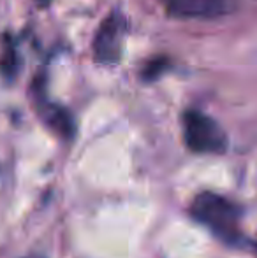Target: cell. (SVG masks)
Instances as JSON below:
<instances>
[{
	"instance_id": "cell-1",
	"label": "cell",
	"mask_w": 257,
	"mask_h": 258,
	"mask_svg": "<svg viewBox=\"0 0 257 258\" xmlns=\"http://www.w3.org/2000/svg\"><path fill=\"white\" fill-rule=\"evenodd\" d=\"M192 214L197 221L212 228L215 234L233 239L238 235L236 223L240 220V209L222 195L213 191H202L192 202Z\"/></svg>"
},
{
	"instance_id": "cell-2",
	"label": "cell",
	"mask_w": 257,
	"mask_h": 258,
	"mask_svg": "<svg viewBox=\"0 0 257 258\" xmlns=\"http://www.w3.org/2000/svg\"><path fill=\"white\" fill-rule=\"evenodd\" d=\"M183 137L194 153H224L227 150V136L222 126L208 114L195 109L183 112Z\"/></svg>"
},
{
	"instance_id": "cell-3",
	"label": "cell",
	"mask_w": 257,
	"mask_h": 258,
	"mask_svg": "<svg viewBox=\"0 0 257 258\" xmlns=\"http://www.w3.org/2000/svg\"><path fill=\"white\" fill-rule=\"evenodd\" d=\"M125 34V20L122 14L113 13L100 23L93 39V56L99 63L111 65L118 61L122 51V41Z\"/></svg>"
},
{
	"instance_id": "cell-4",
	"label": "cell",
	"mask_w": 257,
	"mask_h": 258,
	"mask_svg": "<svg viewBox=\"0 0 257 258\" xmlns=\"http://www.w3.org/2000/svg\"><path fill=\"white\" fill-rule=\"evenodd\" d=\"M171 16L187 20H213L236 9V0H161Z\"/></svg>"
},
{
	"instance_id": "cell-5",
	"label": "cell",
	"mask_w": 257,
	"mask_h": 258,
	"mask_svg": "<svg viewBox=\"0 0 257 258\" xmlns=\"http://www.w3.org/2000/svg\"><path fill=\"white\" fill-rule=\"evenodd\" d=\"M37 102H39V111H41L42 119L46 121V125L52 126L59 136L65 137V139L74 136V119H72L71 112L65 111L60 105L48 102L41 95H37Z\"/></svg>"
},
{
	"instance_id": "cell-6",
	"label": "cell",
	"mask_w": 257,
	"mask_h": 258,
	"mask_svg": "<svg viewBox=\"0 0 257 258\" xmlns=\"http://www.w3.org/2000/svg\"><path fill=\"white\" fill-rule=\"evenodd\" d=\"M168 67H169V61L166 60L164 56L151 58V60H148L146 63H144V67L141 69V78H143L144 81L151 83L157 78H161V76L168 71Z\"/></svg>"
},
{
	"instance_id": "cell-7",
	"label": "cell",
	"mask_w": 257,
	"mask_h": 258,
	"mask_svg": "<svg viewBox=\"0 0 257 258\" xmlns=\"http://www.w3.org/2000/svg\"><path fill=\"white\" fill-rule=\"evenodd\" d=\"M16 61H18L16 51H14V48L9 44L6 48V51L2 53V72H4V76L13 78L14 72H16Z\"/></svg>"
},
{
	"instance_id": "cell-8",
	"label": "cell",
	"mask_w": 257,
	"mask_h": 258,
	"mask_svg": "<svg viewBox=\"0 0 257 258\" xmlns=\"http://www.w3.org/2000/svg\"><path fill=\"white\" fill-rule=\"evenodd\" d=\"M37 4H41V6H46V4H49L52 0H35Z\"/></svg>"
}]
</instances>
